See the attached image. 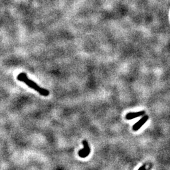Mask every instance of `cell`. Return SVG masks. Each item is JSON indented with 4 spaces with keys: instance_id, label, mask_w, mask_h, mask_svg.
Masks as SVG:
<instances>
[{
    "instance_id": "cell-1",
    "label": "cell",
    "mask_w": 170,
    "mask_h": 170,
    "mask_svg": "<svg viewBox=\"0 0 170 170\" xmlns=\"http://www.w3.org/2000/svg\"><path fill=\"white\" fill-rule=\"evenodd\" d=\"M17 79H18V81L24 82L28 86H29L30 88L36 90V91L39 92L41 95L47 96L49 95V91H48V90L44 89L42 88H40L39 85H37V83H36L32 80H30V79L27 77V76L25 72H21V73H20L18 75V76H17Z\"/></svg>"
},
{
    "instance_id": "cell-2",
    "label": "cell",
    "mask_w": 170,
    "mask_h": 170,
    "mask_svg": "<svg viewBox=\"0 0 170 170\" xmlns=\"http://www.w3.org/2000/svg\"><path fill=\"white\" fill-rule=\"evenodd\" d=\"M83 145H84V148L78 152V155L79 157H81L82 158H85L89 156L90 153V148L89 147L88 142L86 141H83Z\"/></svg>"
},
{
    "instance_id": "cell-3",
    "label": "cell",
    "mask_w": 170,
    "mask_h": 170,
    "mask_svg": "<svg viewBox=\"0 0 170 170\" xmlns=\"http://www.w3.org/2000/svg\"><path fill=\"white\" fill-rule=\"evenodd\" d=\"M148 119H149V116H147V115L144 116L143 118H142V119H141L139 120L137 122H136L134 125L133 127H132L133 130L137 131L142 126H144V124L147 122Z\"/></svg>"
},
{
    "instance_id": "cell-4",
    "label": "cell",
    "mask_w": 170,
    "mask_h": 170,
    "mask_svg": "<svg viewBox=\"0 0 170 170\" xmlns=\"http://www.w3.org/2000/svg\"><path fill=\"white\" fill-rule=\"evenodd\" d=\"M144 111H141V112H130L127 113L126 116V119L127 120H132L135 118L140 117L141 115H143L145 114Z\"/></svg>"
},
{
    "instance_id": "cell-5",
    "label": "cell",
    "mask_w": 170,
    "mask_h": 170,
    "mask_svg": "<svg viewBox=\"0 0 170 170\" xmlns=\"http://www.w3.org/2000/svg\"><path fill=\"white\" fill-rule=\"evenodd\" d=\"M145 169V165H143L141 167H140V168L138 170H144Z\"/></svg>"
},
{
    "instance_id": "cell-6",
    "label": "cell",
    "mask_w": 170,
    "mask_h": 170,
    "mask_svg": "<svg viewBox=\"0 0 170 170\" xmlns=\"http://www.w3.org/2000/svg\"><path fill=\"white\" fill-rule=\"evenodd\" d=\"M144 170H147V169H146V168H145V169H144Z\"/></svg>"
}]
</instances>
